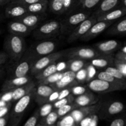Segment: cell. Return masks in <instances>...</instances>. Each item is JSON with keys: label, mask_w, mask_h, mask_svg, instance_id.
Returning <instances> with one entry per match:
<instances>
[{"label": "cell", "mask_w": 126, "mask_h": 126, "mask_svg": "<svg viewBox=\"0 0 126 126\" xmlns=\"http://www.w3.org/2000/svg\"><path fill=\"white\" fill-rule=\"evenodd\" d=\"M6 54L12 60L19 62L26 52V43L23 37L10 33L4 43Z\"/></svg>", "instance_id": "6da1fadb"}, {"label": "cell", "mask_w": 126, "mask_h": 126, "mask_svg": "<svg viewBox=\"0 0 126 126\" xmlns=\"http://www.w3.org/2000/svg\"><path fill=\"white\" fill-rule=\"evenodd\" d=\"M61 35L60 21L49 20L40 24L32 32V36L37 40H46Z\"/></svg>", "instance_id": "7a4b0ae2"}, {"label": "cell", "mask_w": 126, "mask_h": 126, "mask_svg": "<svg viewBox=\"0 0 126 126\" xmlns=\"http://www.w3.org/2000/svg\"><path fill=\"white\" fill-rule=\"evenodd\" d=\"M91 12L80 11L69 15L60 21L61 34L69 36L78 27L79 25L90 17Z\"/></svg>", "instance_id": "3957f363"}, {"label": "cell", "mask_w": 126, "mask_h": 126, "mask_svg": "<svg viewBox=\"0 0 126 126\" xmlns=\"http://www.w3.org/2000/svg\"><path fill=\"white\" fill-rule=\"evenodd\" d=\"M56 47V43L55 41L46 39L37 44H32L23 55L28 57L35 61L42 57L54 52Z\"/></svg>", "instance_id": "277c9868"}, {"label": "cell", "mask_w": 126, "mask_h": 126, "mask_svg": "<svg viewBox=\"0 0 126 126\" xmlns=\"http://www.w3.org/2000/svg\"><path fill=\"white\" fill-rule=\"evenodd\" d=\"M67 49L59 52H54L51 54L39 58L34 61L33 63L32 64L30 73L33 76H35L42 70L49 66V65L55 63L57 60L62 59L63 57H65Z\"/></svg>", "instance_id": "5b68a950"}, {"label": "cell", "mask_w": 126, "mask_h": 126, "mask_svg": "<svg viewBox=\"0 0 126 126\" xmlns=\"http://www.w3.org/2000/svg\"><path fill=\"white\" fill-rule=\"evenodd\" d=\"M101 55L93 47L82 46L67 49L65 57L69 59L91 60Z\"/></svg>", "instance_id": "8992f818"}, {"label": "cell", "mask_w": 126, "mask_h": 126, "mask_svg": "<svg viewBox=\"0 0 126 126\" xmlns=\"http://www.w3.org/2000/svg\"><path fill=\"white\" fill-rule=\"evenodd\" d=\"M34 89L17 101L12 111L9 113V122L13 121L16 119H22L23 114L25 111L26 109L28 108L32 99L33 98Z\"/></svg>", "instance_id": "52a82bcc"}, {"label": "cell", "mask_w": 126, "mask_h": 126, "mask_svg": "<svg viewBox=\"0 0 126 126\" xmlns=\"http://www.w3.org/2000/svg\"><path fill=\"white\" fill-rule=\"evenodd\" d=\"M124 104L120 101H112L102 103L98 111L99 117L101 119H108L122 113L125 110Z\"/></svg>", "instance_id": "ba28073f"}, {"label": "cell", "mask_w": 126, "mask_h": 126, "mask_svg": "<svg viewBox=\"0 0 126 126\" xmlns=\"http://www.w3.org/2000/svg\"><path fill=\"white\" fill-rule=\"evenodd\" d=\"M87 87L88 89L92 92L99 94H106L124 90L121 86L98 78L93 79L89 81Z\"/></svg>", "instance_id": "9c48e42d"}, {"label": "cell", "mask_w": 126, "mask_h": 126, "mask_svg": "<svg viewBox=\"0 0 126 126\" xmlns=\"http://www.w3.org/2000/svg\"><path fill=\"white\" fill-rule=\"evenodd\" d=\"M102 103V102L99 101L97 103L92 105L79 107L72 111L69 114L73 118L75 124H78L85 118L98 113Z\"/></svg>", "instance_id": "30bf717a"}, {"label": "cell", "mask_w": 126, "mask_h": 126, "mask_svg": "<svg viewBox=\"0 0 126 126\" xmlns=\"http://www.w3.org/2000/svg\"><path fill=\"white\" fill-rule=\"evenodd\" d=\"M96 22V17L91 14L87 19L79 25L78 27L72 32L71 34L68 36L67 42L69 44H71L80 39Z\"/></svg>", "instance_id": "8fae6325"}, {"label": "cell", "mask_w": 126, "mask_h": 126, "mask_svg": "<svg viewBox=\"0 0 126 126\" xmlns=\"http://www.w3.org/2000/svg\"><path fill=\"white\" fill-rule=\"evenodd\" d=\"M114 23L112 21H97L88 31L82 37L80 40L88 41L94 39L95 37L107 30L111 25Z\"/></svg>", "instance_id": "7c38bea8"}, {"label": "cell", "mask_w": 126, "mask_h": 126, "mask_svg": "<svg viewBox=\"0 0 126 126\" xmlns=\"http://www.w3.org/2000/svg\"><path fill=\"white\" fill-rule=\"evenodd\" d=\"M77 84H79V82L75 79V73L67 70L64 71V76L61 79L54 83L51 84L49 86L54 91H61L63 89L70 87Z\"/></svg>", "instance_id": "4fadbf2b"}, {"label": "cell", "mask_w": 126, "mask_h": 126, "mask_svg": "<svg viewBox=\"0 0 126 126\" xmlns=\"http://www.w3.org/2000/svg\"><path fill=\"white\" fill-rule=\"evenodd\" d=\"M121 45L120 42L111 39L96 43L94 44L93 47L101 55H112L120 47Z\"/></svg>", "instance_id": "5bb4252c"}, {"label": "cell", "mask_w": 126, "mask_h": 126, "mask_svg": "<svg viewBox=\"0 0 126 126\" xmlns=\"http://www.w3.org/2000/svg\"><path fill=\"white\" fill-rule=\"evenodd\" d=\"M54 90L49 85L38 84L34 89L33 99L40 105L45 104L48 102L49 95Z\"/></svg>", "instance_id": "9a60e30c"}, {"label": "cell", "mask_w": 126, "mask_h": 126, "mask_svg": "<svg viewBox=\"0 0 126 126\" xmlns=\"http://www.w3.org/2000/svg\"><path fill=\"white\" fill-rule=\"evenodd\" d=\"M35 60L27 56H23L19 60V62L12 71L13 78H20L27 76L32 68V64Z\"/></svg>", "instance_id": "2e32d148"}, {"label": "cell", "mask_w": 126, "mask_h": 126, "mask_svg": "<svg viewBox=\"0 0 126 126\" xmlns=\"http://www.w3.org/2000/svg\"><path fill=\"white\" fill-rule=\"evenodd\" d=\"M7 29L11 34L20 36L23 38L29 35L34 30L16 20L9 22L7 24Z\"/></svg>", "instance_id": "e0dca14e"}, {"label": "cell", "mask_w": 126, "mask_h": 126, "mask_svg": "<svg viewBox=\"0 0 126 126\" xmlns=\"http://www.w3.org/2000/svg\"><path fill=\"white\" fill-rule=\"evenodd\" d=\"M31 81H32V78L28 76L20 78H12L9 79H7L2 85L1 92L14 89L28 83Z\"/></svg>", "instance_id": "ac0fdd59"}, {"label": "cell", "mask_w": 126, "mask_h": 126, "mask_svg": "<svg viewBox=\"0 0 126 126\" xmlns=\"http://www.w3.org/2000/svg\"><path fill=\"white\" fill-rule=\"evenodd\" d=\"M28 14L25 7L23 5L11 2L6 7L5 16L8 18H16Z\"/></svg>", "instance_id": "d6986e66"}, {"label": "cell", "mask_w": 126, "mask_h": 126, "mask_svg": "<svg viewBox=\"0 0 126 126\" xmlns=\"http://www.w3.org/2000/svg\"><path fill=\"white\" fill-rule=\"evenodd\" d=\"M119 0H101L92 14L96 17L106 12H109L117 8V6L119 4Z\"/></svg>", "instance_id": "ffe728a7"}, {"label": "cell", "mask_w": 126, "mask_h": 126, "mask_svg": "<svg viewBox=\"0 0 126 126\" xmlns=\"http://www.w3.org/2000/svg\"><path fill=\"white\" fill-rule=\"evenodd\" d=\"M99 102V98L90 92H87L80 95L75 97L74 103L77 107H86L96 104Z\"/></svg>", "instance_id": "44dd1931"}, {"label": "cell", "mask_w": 126, "mask_h": 126, "mask_svg": "<svg viewBox=\"0 0 126 126\" xmlns=\"http://www.w3.org/2000/svg\"><path fill=\"white\" fill-rule=\"evenodd\" d=\"M43 19V17L42 14H33L28 13L24 16L14 18V20L19 21L25 25L35 29L38 25H40V23Z\"/></svg>", "instance_id": "7402d4cb"}, {"label": "cell", "mask_w": 126, "mask_h": 126, "mask_svg": "<svg viewBox=\"0 0 126 126\" xmlns=\"http://www.w3.org/2000/svg\"><path fill=\"white\" fill-rule=\"evenodd\" d=\"M126 15V9L122 7H117L104 14L96 17L97 21H112L119 19Z\"/></svg>", "instance_id": "603a6c76"}, {"label": "cell", "mask_w": 126, "mask_h": 126, "mask_svg": "<svg viewBox=\"0 0 126 126\" xmlns=\"http://www.w3.org/2000/svg\"><path fill=\"white\" fill-rule=\"evenodd\" d=\"M114 59L112 55H101L98 57L91 59L90 63L96 68L105 69L108 66H112L114 64Z\"/></svg>", "instance_id": "cb8c5ba5"}, {"label": "cell", "mask_w": 126, "mask_h": 126, "mask_svg": "<svg viewBox=\"0 0 126 126\" xmlns=\"http://www.w3.org/2000/svg\"><path fill=\"white\" fill-rule=\"evenodd\" d=\"M35 88V84L33 81L12 90V102L17 101L19 99L29 94L32 90Z\"/></svg>", "instance_id": "d4e9b609"}, {"label": "cell", "mask_w": 126, "mask_h": 126, "mask_svg": "<svg viewBox=\"0 0 126 126\" xmlns=\"http://www.w3.org/2000/svg\"><path fill=\"white\" fill-rule=\"evenodd\" d=\"M106 33L111 35L126 34V17L111 25L107 28Z\"/></svg>", "instance_id": "484cf974"}, {"label": "cell", "mask_w": 126, "mask_h": 126, "mask_svg": "<svg viewBox=\"0 0 126 126\" xmlns=\"http://www.w3.org/2000/svg\"><path fill=\"white\" fill-rule=\"evenodd\" d=\"M48 6V1H40L25 6L27 12L33 14H43L47 10Z\"/></svg>", "instance_id": "4316f807"}, {"label": "cell", "mask_w": 126, "mask_h": 126, "mask_svg": "<svg viewBox=\"0 0 126 126\" xmlns=\"http://www.w3.org/2000/svg\"><path fill=\"white\" fill-rule=\"evenodd\" d=\"M96 78L98 79H102L107 81V82H111V83L116 84L117 86H121L124 89H126V81L119 79L114 77L112 75L107 73V72L105 71H101L98 74H96Z\"/></svg>", "instance_id": "83f0119b"}, {"label": "cell", "mask_w": 126, "mask_h": 126, "mask_svg": "<svg viewBox=\"0 0 126 126\" xmlns=\"http://www.w3.org/2000/svg\"><path fill=\"white\" fill-rule=\"evenodd\" d=\"M88 63L85 60L82 59H69L67 62V70H70L76 73L77 71L87 65Z\"/></svg>", "instance_id": "f1b7e54d"}, {"label": "cell", "mask_w": 126, "mask_h": 126, "mask_svg": "<svg viewBox=\"0 0 126 126\" xmlns=\"http://www.w3.org/2000/svg\"><path fill=\"white\" fill-rule=\"evenodd\" d=\"M56 72H58L56 63H53L49 65V66L46 67L43 70H42V71H40L34 76L37 79H38V81H39V80H42L46 78H48V76H51V75Z\"/></svg>", "instance_id": "f546056e"}, {"label": "cell", "mask_w": 126, "mask_h": 126, "mask_svg": "<svg viewBox=\"0 0 126 126\" xmlns=\"http://www.w3.org/2000/svg\"><path fill=\"white\" fill-rule=\"evenodd\" d=\"M78 3L83 11L91 12V10L96 9L101 0H77Z\"/></svg>", "instance_id": "4dcf8cb0"}, {"label": "cell", "mask_w": 126, "mask_h": 126, "mask_svg": "<svg viewBox=\"0 0 126 126\" xmlns=\"http://www.w3.org/2000/svg\"><path fill=\"white\" fill-rule=\"evenodd\" d=\"M59 118V117L57 113L56 110H53L45 117L41 118L38 124L46 126H54L56 125V123Z\"/></svg>", "instance_id": "1f68e13d"}, {"label": "cell", "mask_w": 126, "mask_h": 126, "mask_svg": "<svg viewBox=\"0 0 126 126\" xmlns=\"http://www.w3.org/2000/svg\"><path fill=\"white\" fill-rule=\"evenodd\" d=\"M49 9L53 13L61 15L64 14V0H51Z\"/></svg>", "instance_id": "d6a6232c"}, {"label": "cell", "mask_w": 126, "mask_h": 126, "mask_svg": "<svg viewBox=\"0 0 126 126\" xmlns=\"http://www.w3.org/2000/svg\"><path fill=\"white\" fill-rule=\"evenodd\" d=\"M64 73V71H63V72H56L55 73L53 74L52 75H51V76H48V78H46L43 79L38 81V84L49 85L51 84L54 83V82L58 81L63 77Z\"/></svg>", "instance_id": "836d02e7"}, {"label": "cell", "mask_w": 126, "mask_h": 126, "mask_svg": "<svg viewBox=\"0 0 126 126\" xmlns=\"http://www.w3.org/2000/svg\"><path fill=\"white\" fill-rule=\"evenodd\" d=\"M77 108V106L73 102V103H69V104L65 105L60 107V108L56 110V111L59 118H61L69 114L72 111Z\"/></svg>", "instance_id": "e575fe53"}, {"label": "cell", "mask_w": 126, "mask_h": 126, "mask_svg": "<svg viewBox=\"0 0 126 126\" xmlns=\"http://www.w3.org/2000/svg\"><path fill=\"white\" fill-rule=\"evenodd\" d=\"M74 99H75V96L72 94H70L67 97H65L64 98H62V99L58 100L55 102H54L53 103V108L56 110L58 109V108L65 105L69 104V103H73L74 101Z\"/></svg>", "instance_id": "d590c367"}, {"label": "cell", "mask_w": 126, "mask_h": 126, "mask_svg": "<svg viewBox=\"0 0 126 126\" xmlns=\"http://www.w3.org/2000/svg\"><path fill=\"white\" fill-rule=\"evenodd\" d=\"M105 71L107 72V73L110 74L114 77L119 79L123 80V81H126V76L122 73L119 69L117 68V67H114V66H108V67L105 68Z\"/></svg>", "instance_id": "8d00e7d4"}, {"label": "cell", "mask_w": 126, "mask_h": 126, "mask_svg": "<svg viewBox=\"0 0 126 126\" xmlns=\"http://www.w3.org/2000/svg\"><path fill=\"white\" fill-rule=\"evenodd\" d=\"M88 71L86 66L81 69L75 73V79L79 83H84L87 82Z\"/></svg>", "instance_id": "74e56055"}, {"label": "cell", "mask_w": 126, "mask_h": 126, "mask_svg": "<svg viewBox=\"0 0 126 126\" xmlns=\"http://www.w3.org/2000/svg\"><path fill=\"white\" fill-rule=\"evenodd\" d=\"M77 0H64V14L71 12L77 6Z\"/></svg>", "instance_id": "f35d334b"}, {"label": "cell", "mask_w": 126, "mask_h": 126, "mask_svg": "<svg viewBox=\"0 0 126 126\" xmlns=\"http://www.w3.org/2000/svg\"><path fill=\"white\" fill-rule=\"evenodd\" d=\"M56 125V126H75L77 124H75L72 117L69 114L68 116L66 115L63 117L62 120L58 121Z\"/></svg>", "instance_id": "ab89813d"}, {"label": "cell", "mask_w": 126, "mask_h": 126, "mask_svg": "<svg viewBox=\"0 0 126 126\" xmlns=\"http://www.w3.org/2000/svg\"><path fill=\"white\" fill-rule=\"evenodd\" d=\"M39 117L40 113L39 110H38L35 111V113L27 119L23 126H37L38 124Z\"/></svg>", "instance_id": "60d3db41"}, {"label": "cell", "mask_w": 126, "mask_h": 126, "mask_svg": "<svg viewBox=\"0 0 126 126\" xmlns=\"http://www.w3.org/2000/svg\"><path fill=\"white\" fill-rule=\"evenodd\" d=\"M53 103H46L45 104H43L42 105V107L39 110L40 116L41 118L45 117L46 116L48 115L49 113L53 111Z\"/></svg>", "instance_id": "b9f144b4"}, {"label": "cell", "mask_w": 126, "mask_h": 126, "mask_svg": "<svg viewBox=\"0 0 126 126\" xmlns=\"http://www.w3.org/2000/svg\"><path fill=\"white\" fill-rule=\"evenodd\" d=\"M70 91H71L72 94L77 97V96L80 95H82L87 92L88 89L85 86L77 84L74 85L70 87Z\"/></svg>", "instance_id": "7bdbcfd3"}, {"label": "cell", "mask_w": 126, "mask_h": 126, "mask_svg": "<svg viewBox=\"0 0 126 126\" xmlns=\"http://www.w3.org/2000/svg\"><path fill=\"white\" fill-rule=\"evenodd\" d=\"M126 124V114L116 118L111 122L109 126H125Z\"/></svg>", "instance_id": "ee69618b"}, {"label": "cell", "mask_w": 126, "mask_h": 126, "mask_svg": "<svg viewBox=\"0 0 126 126\" xmlns=\"http://www.w3.org/2000/svg\"><path fill=\"white\" fill-rule=\"evenodd\" d=\"M46 0H10V2L13 3L19 4L23 5V6H27V5L35 3V2H40V1H43Z\"/></svg>", "instance_id": "f6af8a7d"}, {"label": "cell", "mask_w": 126, "mask_h": 126, "mask_svg": "<svg viewBox=\"0 0 126 126\" xmlns=\"http://www.w3.org/2000/svg\"><path fill=\"white\" fill-rule=\"evenodd\" d=\"M70 87H67V88L63 89L59 91L58 100L62 99V98H65V97L69 96V95L71 94V91H70Z\"/></svg>", "instance_id": "bcb514c9"}, {"label": "cell", "mask_w": 126, "mask_h": 126, "mask_svg": "<svg viewBox=\"0 0 126 126\" xmlns=\"http://www.w3.org/2000/svg\"><path fill=\"white\" fill-rule=\"evenodd\" d=\"M59 91H54L51 94L49 95V98L48 99V102L47 103H53L58 100V97H59Z\"/></svg>", "instance_id": "7dc6e473"}, {"label": "cell", "mask_w": 126, "mask_h": 126, "mask_svg": "<svg viewBox=\"0 0 126 126\" xmlns=\"http://www.w3.org/2000/svg\"><path fill=\"white\" fill-rule=\"evenodd\" d=\"M11 106H12V103H9L6 107L0 109V118L4 116L6 114H9V112L10 109H11Z\"/></svg>", "instance_id": "c3c4849f"}, {"label": "cell", "mask_w": 126, "mask_h": 126, "mask_svg": "<svg viewBox=\"0 0 126 126\" xmlns=\"http://www.w3.org/2000/svg\"><path fill=\"white\" fill-rule=\"evenodd\" d=\"M57 65V69H58V72H63V71H65L66 69H67V63L65 62H59Z\"/></svg>", "instance_id": "681fc988"}, {"label": "cell", "mask_w": 126, "mask_h": 126, "mask_svg": "<svg viewBox=\"0 0 126 126\" xmlns=\"http://www.w3.org/2000/svg\"><path fill=\"white\" fill-rule=\"evenodd\" d=\"M115 59L126 63V54L121 51L118 52L115 55Z\"/></svg>", "instance_id": "f907efd6"}, {"label": "cell", "mask_w": 126, "mask_h": 126, "mask_svg": "<svg viewBox=\"0 0 126 126\" xmlns=\"http://www.w3.org/2000/svg\"><path fill=\"white\" fill-rule=\"evenodd\" d=\"M8 58V55L6 52H0V66L6 63Z\"/></svg>", "instance_id": "816d5d0a"}, {"label": "cell", "mask_w": 126, "mask_h": 126, "mask_svg": "<svg viewBox=\"0 0 126 126\" xmlns=\"http://www.w3.org/2000/svg\"><path fill=\"white\" fill-rule=\"evenodd\" d=\"M9 119V113L6 114L4 116L0 118V126H6Z\"/></svg>", "instance_id": "f5cc1de1"}, {"label": "cell", "mask_w": 126, "mask_h": 126, "mask_svg": "<svg viewBox=\"0 0 126 126\" xmlns=\"http://www.w3.org/2000/svg\"><path fill=\"white\" fill-rule=\"evenodd\" d=\"M21 121V119H19L13 121L9 122V126H18Z\"/></svg>", "instance_id": "db71d44e"}, {"label": "cell", "mask_w": 126, "mask_h": 126, "mask_svg": "<svg viewBox=\"0 0 126 126\" xmlns=\"http://www.w3.org/2000/svg\"><path fill=\"white\" fill-rule=\"evenodd\" d=\"M121 7L126 9V0H122L121 1Z\"/></svg>", "instance_id": "11a10c76"}, {"label": "cell", "mask_w": 126, "mask_h": 126, "mask_svg": "<svg viewBox=\"0 0 126 126\" xmlns=\"http://www.w3.org/2000/svg\"><path fill=\"white\" fill-rule=\"evenodd\" d=\"M9 1H10V0H0V6L2 4H3L6 3V2H9Z\"/></svg>", "instance_id": "9f6ffc18"}, {"label": "cell", "mask_w": 126, "mask_h": 126, "mask_svg": "<svg viewBox=\"0 0 126 126\" xmlns=\"http://www.w3.org/2000/svg\"><path fill=\"white\" fill-rule=\"evenodd\" d=\"M121 52H122L124 53H126V46L125 47H124L121 49Z\"/></svg>", "instance_id": "6f0895ef"}, {"label": "cell", "mask_w": 126, "mask_h": 126, "mask_svg": "<svg viewBox=\"0 0 126 126\" xmlns=\"http://www.w3.org/2000/svg\"><path fill=\"white\" fill-rule=\"evenodd\" d=\"M2 71H3V67L0 66V76H1V74L2 73Z\"/></svg>", "instance_id": "680465c9"}, {"label": "cell", "mask_w": 126, "mask_h": 126, "mask_svg": "<svg viewBox=\"0 0 126 126\" xmlns=\"http://www.w3.org/2000/svg\"><path fill=\"white\" fill-rule=\"evenodd\" d=\"M37 126H56V125H54V126H46V125H42V124H38Z\"/></svg>", "instance_id": "91938a15"}, {"label": "cell", "mask_w": 126, "mask_h": 126, "mask_svg": "<svg viewBox=\"0 0 126 126\" xmlns=\"http://www.w3.org/2000/svg\"><path fill=\"white\" fill-rule=\"evenodd\" d=\"M2 34V30H0V34Z\"/></svg>", "instance_id": "94428289"}, {"label": "cell", "mask_w": 126, "mask_h": 126, "mask_svg": "<svg viewBox=\"0 0 126 126\" xmlns=\"http://www.w3.org/2000/svg\"></svg>", "instance_id": "6125c7cd"}, {"label": "cell", "mask_w": 126, "mask_h": 126, "mask_svg": "<svg viewBox=\"0 0 126 126\" xmlns=\"http://www.w3.org/2000/svg\"></svg>", "instance_id": "be15d7a7"}]
</instances>
